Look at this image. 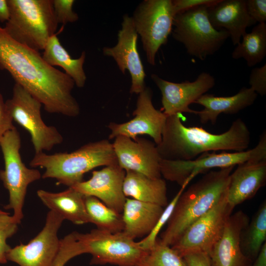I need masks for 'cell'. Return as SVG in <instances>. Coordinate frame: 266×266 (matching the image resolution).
<instances>
[{
  "instance_id": "cell-6",
  "label": "cell",
  "mask_w": 266,
  "mask_h": 266,
  "mask_svg": "<svg viewBox=\"0 0 266 266\" xmlns=\"http://www.w3.org/2000/svg\"><path fill=\"white\" fill-rule=\"evenodd\" d=\"M209 6L200 5L177 14L171 33L190 56L204 61L216 53L230 37L224 29L214 28L208 17Z\"/></svg>"
},
{
  "instance_id": "cell-41",
  "label": "cell",
  "mask_w": 266,
  "mask_h": 266,
  "mask_svg": "<svg viewBox=\"0 0 266 266\" xmlns=\"http://www.w3.org/2000/svg\"><path fill=\"white\" fill-rule=\"evenodd\" d=\"M9 18L7 0H0V22H6Z\"/></svg>"
},
{
  "instance_id": "cell-33",
  "label": "cell",
  "mask_w": 266,
  "mask_h": 266,
  "mask_svg": "<svg viewBox=\"0 0 266 266\" xmlns=\"http://www.w3.org/2000/svg\"><path fill=\"white\" fill-rule=\"evenodd\" d=\"M18 225L9 213L0 214V264L7 262L6 255L11 247L7 240L17 233Z\"/></svg>"
},
{
  "instance_id": "cell-4",
  "label": "cell",
  "mask_w": 266,
  "mask_h": 266,
  "mask_svg": "<svg viewBox=\"0 0 266 266\" xmlns=\"http://www.w3.org/2000/svg\"><path fill=\"white\" fill-rule=\"evenodd\" d=\"M118 164L113 144L108 139L89 142L71 152L35 153L32 167L45 169L41 178H53L70 187L83 180L84 175L100 166Z\"/></svg>"
},
{
  "instance_id": "cell-19",
  "label": "cell",
  "mask_w": 266,
  "mask_h": 266,
  "mask_svg": "<svg viewBox=\"0 0 266 266\" xmlns=\"http://www.w3.org/2000/svg\"><path fill=\"white\" fill-rule=\"evenodd\" d=\"M249 223L248 216L241 210L230 216L209 256L211 266H252L253 261L244 254L240 247L241 233Z\"/></svg>"
},
{
  "instance_id": "cell-14",
  "label": "cell",
  "mask_w": 266,
  "mask_h": 266,
  "mask_svg": "<svg viewBox=\"0 0 266 266\" xmlns=\"http://www.w3.org/2000/svg\"><path fill=\"white\" fill-rule=\"evenodd\" d=\"M152 96L151 89L146 87L138 94L133 112L134 117L125 123L111 122L108 125L110 131L109 139L122 135L135 140L138 135L146 134L152 138L157 145L159 144L167 116L154 107Z\"/></svg>"
},
{
  "instance_id": "cell-20",
  "label": "cell",
  "mask_w": 266,
  "mask_h": 266,
  "mask_svg": "<svg viewBox=\"0 0 266 266\" xmlns=\"http://www.w3.org/2000/svg\"><path fill=\"white\" fill-rule=\"evenodd\" d=\"M207 14L214 28L228 32L234 46L240 42L246 29L257 23L247 12L246 0H219L208 7Z\"/></svg>"
},
{
  "instance_id": "cell-15",
  "label": "cell",
  "mask_w": 266,
  "mask_h": 266,
  "mask_svg": "<svg viewBox=\"0 0 266 266\" xmlns=\"http://www.w3.org/2000/svg\"><path fill=\"white\" fill-rule=\"evenodd\" d=\"M151 77L161 91L162 110L166 116L181 113L196 114L197 111L191 109L189 105L215 84L214 77L206 72L200 73L193 81L181 83L165 80L156 74H152Z\"/></svg>"
},
{
  "instance_id": "cell-31",
  "label": "cell",
  "mask_w": 266,
  "mask_h": 266,
  "mask_svg": "<svg viewBox=\"0 0 266 266\" xmlns=\"http://www.w3.org/2000/svg\"><path fill=\"white\" fill-rule=\"evenodd\" d=\"M85 253V249L78 239L77 232H73L60 239V249L52 266H65L71 259Z\"/></svg>"
},
{
  "instance_id": "cell-39",
  "label": "cell",
  "mask_w": 266,
  "mask_h": 266,
  "mask_svg": "<svg viewBox=\"0 0 266 266\" xmlns=\"http://www.w3.org/2000/svg\"><path fill=\"white\" fill-rule=\"evenodd\" d=\"M183 258L188 266H211L209 256L203 253H191Z\"/></svg>"
},
{
  "instance_id": "cell-2",
  "label": "cell",
  "mask_w": 266,
  "mask_h": 266,
  "mask_svg": "<svg viewBox=\"0 0 266 266\" xmlns=\"http://www.w3.org/2000/svg\"><path fill=\"white\" fill-rule=\"evenodd\" d=\"M250 143V131L241 118L234 120L226 132L213 134L202 127L185 126L177 114L167 116L157 147L162 159L189 161L205 152L245 151Z\"/></svg>"
},
{
  "instance_id": "cell-21",
  "label": "cell",
  "mask_w": 266,
  "mask_h": 266,
  "mask_svg": "<svg viewBox=\"0 0 266 266\" xmlns=\"http://www.w3.org/2000/svg\"><path fill=\"white\" fill-rule=\"evenodd\" d=\"M237 166L231 174L228 189V201L234 208L254 197L266 183V160L247 161Z\"/></svg>"
},
{
  "instance_id": "cell-42",
  "label": "cell",
  "mask_w": 266,
  "mask_h": 266,
  "mask_svg": "<svg viewBox=\"0 0 266 266\" xmlns=\"http://www.w3.org/2000/svg\"><path fill=\"white\" fill-rule=\"evenodd\" d=\"M6 212L5 211H2L0 209V214H4L5 213H6Z\"/></svg>"
},
{
  "instance_id": "cell-12",
  "label": "cell",
  "mask_w": 266,
  "mask_h": 266,
  "mask_svg": "<svg viewBox=\"0 0 266 266\" xmlns=\"http://www.w3.org/2000/svg\"><path fill=\"white\" fill-rule=\"evenodd\" d=\"M228 191L205 214L192 224L170 246L181 257L196 253L209 256L223 233L234 209L228 201Z\"/></svg>"
},
{
  "instance_id": "cell-27",
  "label": "cell",
  "mask_w": 266,
  "mask_h": 266,
  "mask_svg": "<svg viewBox=\"0 0 266 266\" xmlns=\"http://www.w3.org/2000/svg\"><path fill=\"white\" fill-rule=\"evenodd\" d=\"M232 53L233 59H243L248 67L261 63L266 56V23H258L246 33Z\"/></svg>"
},
{
  "instance_id": "cell-25",
  "label": "cell",
  "mask_w": 266,
  "mask_h": 266,
  "mask_svg": "<svg viewBox=\"0 0 266 266\" xmlns=\"http://www.w3.org/2000/svg\"><path fill=\"white\" fill-rule=\"evenodd\" d=\"M123 189L126 198L163 207L168 203L166 182L162 178H152L138 172L127 171Z\"/></svg>"
},
{
  "instance_id": "cell-36",
  "label": "cell",
  "mask_w": 266,
  "mask_h": 266,
  "mask_svg": "<svg viewBox=\"0 0 266 266\" xmlns=\"http://www.w3.org/2000/svg\"><path fill=\"white\" fill-rule=\"evenodd\" d=\"M246 7L249 15L256 23H266V0H246Z\"/></svg>"
},
{
  "instance_id": "cell-9",
  "label": "cell",
  "mask_w": 266,
  "mask_h": 266,
  "mask_svg": "<svg viewBox=\"0 0 266 266\" xmlns=\"http://www.w3.org/2000/svg\"><path fill=\"white\" fill-rule=\"evenodd\" d=\"M5 103L13 121L30 133L35 153L50 151L63 142V137L58 129L43 121L42 104L22 86L15 83L12 96Z\"/></svg>"
},
{
  "instance_id": "cell-29",
  "label": "cell",
  "mask_w": 266,
  "mask_h": 266,
  "mask_svg": "<svg viewBox=\"0 0 266 266\" xmlns=\"http://www.w3.org/2000/svg\"><path fill=\"white\" fill-rule=\"evenodd\" d=\"M84 201L90 223L95 224L97 229L111 233L123 231L122 213L109 207L94 197L85 196Z\"/></svg>"
},
{
  "instance_id": "cell-18",
  "label": "cell",
  "mask_w": 266,
  "mask_h": 266,
  "mask_svg": "<svg viewBox=\"0 0 266 266\" xmlns=\"http://www.w3.org/2000/svg\"><path fill=\"white\" fill-rule=\"evenodd\" d=\"M126 171L118 164L94 170L91 177L72 187L84 196L94 197L109 207L122 213L126 200L123 192Z\"/></svg>"
},
{
  "instance_id": "cell-37",
  "label": "cell",
  "mask_w": 266,
  "mask_h": 266,
  "mask_svg": "<svg viewBox=\"0 0 266 266\" xmlns=\"http://www.w3.org/2000/svg\"><path fill=\"white\" fill-rule=\"evenodd\" d=\"M13 122L5 101L0 92V139L6 133L15 127Z\"/></svg>"
},
{
  "instance_id": "cell-35",
  "label": "cell",
  "mask_w": 266,
  "mask_h": 266,
  "mask_svg": "<svg viewBox=\"0 0 266 266\" xmlns=\"http://www.w3.org/2000/svg\"><path fill=\"white\" fill-rule=\"evenodd\" d=\"M250 88L257 95L264 96L266 94V64L253 68L249 79Z\"/></svg>"
},
{
  "instance_id": "cell-24",
  "label": "cell",
  "mask_w": 266,
  "mask_h": 266,
  "mask_svg": "<svg viewBox=\"0 0 266 266\" xmlns=\"http://www.w3.org/2000/svg\"><path fill=\"white\" fill-rule=\"evenodd\" d=\"M36 194L50 210L58 213L64 220L75 225L90 223L85 207V196L72 187L60 192L40 189L37 191Z\"/></svg>"
},
{
  "instance_id": "cell-11",
  "label": "cell",
  "mask_w": 266,
  "mask_h": 266,
  "mask_svg": "<svg viewBox=\"0 0 266 266\" xmlns=\"http://www.w3.org/2000/svg\"><path fill=\"white\" fill-rule=\"evenodd\" d=\"M77 236L86 253L92 256L91 265L136 266L145 251L123 232L111 233L97 228L85 233L77 232Z\"/></svg>"
},
{
  "instance_id": "cell-23",
  "label": "cell",
  "mask_w": 266,
  "mask_h": 266,
  "mask_svg": "<svg viewBox=\"0 0 266 266\" xmlns=\"http://www.w3.org/2000/svg\"><path fill=\"white\" fill-rule=\"evenodd\" d=\"M164 209L156 204L127 198L122 213V232L134 240L145 237L155 226Z\"/></svg>"
},
{
  "instance_id": "cell-5",
  "label": "cell",
  "mask_w": 266,
  "mask_h": 266,
  "mask_svg": "<svg viewBox=\"0 0 266 266\" xmlns=\"http://www.w3.org/2000/svg\"><path fill=\"white\" fill-rule=\"evenodd\" d=\"M7 3L9 18L3 28L6 33L30 49L43 50L59 25L52 0H7Z\"/></svg>"
},
{
  "instance_id": "cell-16",
  "label": "cell",
  "mask_w": 266,
  "mask_h": 266,
  "mask_svg": "<svg viewBox=\"0 0 266 266\" xmlns=\"http://www.w3.org/2000/svg\"><path fill=\"white\" fill-rule=\"evenodd\" d=\"M137 38L132 17L125 14L117 43L112 47H104L102 51L104 55L113 58L122 73L129 71L132 79L130 93L138 95L146 87V74L137 50Z\"/></svg>"
},
{
  "instance_id": "cell-17",
  "label": "cell",
  "mask_w": 266,
  "mask_h": 266,
  "mask_svg": "<svg viewBox=\"0 0 266 266\" xmlns=\"http://www.w3.org/2000/svg\"><path fill=\"white\" fill-rule=\"evenodd\" d=\"M113 144L118 165L125 171H133L150 178H161L162 160L157 145L152 141L137 137L135 140L119 135Z\"/></svg>"
},
{
  "instance_id": "cell-7",
  "label": "cell",
  "mask_w": 266,
  "mask_h": 266,
  "mask_svg": "<svg viewBox=\"0 0 266 266\" xmlns=\"http://www.w3.org/2000/svg\"><path fill=\"white\" fill-rule=\"evenodd\" d=\"M21 146L20 135L16 127L0 139L4 164V169L0 170V179L9 194V202L4 208L12 210V216L18 224L24 217L23 209L28 186L42 176L39 170L29 168L23 162Z\"/></svg>"
},
{
  "instance_id": "cell-34",
  "label": "cell",
  "mask_w": 266,
  "mask_h": 266,
  "mask_svg": "<svg viewBox=\"0 0 266 266\" xmlns=\"http://www.w3.org/2000/svg\"><path fill=\"white\" fill-rule=\"evenodd\" d=\"M74 0H52L54 14L58 23L66 25L77 21L79 17L72 9Z\"/></svg>"
},
{
  "instance_id": "cell-30",
  "label": "cell",
  "mask_w": 266,
  "mask_h": 266,
  "mask_svg": "<svg viewBox=\"0 0 266 266\" xmlns=\"http://www.w3.org/2000/svg\"><path fill=\"white\" fill-rule=\"evenodd\" d=\"M136 266H188L184 259L170 246L157 238L154 245L145 250Z\"/></svg>"
},
{
  "instance_id": "cell-26",
  "label": "cell",
  "mask_w": 266,
  "mask_h": 266,
  "mask_svg": "<svg viewBox=\"0 0 266 266\" xmlns=\"http://www.w3.org/2000/svg\"><path fill=\"white\" fill-rule=\"evenodd\" d=\"M42 57L50 66L62 67L73 80L77 87L82 88L85 86L87 79L83 68L86 59L85 51L82 52L78 58H72L62 45L57 33H56L47 42Z\"/></svg>"
},
{
  "instance_id": "cell-32",
  "label": "cell",
  "mask_w": 266,
  "mask_h": 266,
  "mask_svg": "<svg viewBox=\"0 0 266 266\" xmlns=\"http://www.w3.org/2000/svg\"><path fill=\"white\" fill-rule=\"evenodd\" d=\"M186 187L187 186L185 185L181 186L180 189L173 199L165 207L166 208L164 209L162 214L151 232L143 239L138 242L143 250H148L154 245L159 233L165 225L167 224L180 196L184 191Z\"/></svg>"
},
{
  "instance_id": "cell-38",
  "label": "cell",
  "mask_w": 266,
  "mask_h": 266,
  "mask_svg": "<svg viewBox=\"0 0 266 266\" xmlns=\"http://www.w3.org/2000/svg\"><path fill=\"white\" fill-rule=\"evenodd\" d=\"M219 0H172L174 12L177 14L200 5H212Z\"/></svg>"
},
{
  "instance_id": "cell-40",
  "label": "cell",
  "mask_w": 266,
  "mask_h": 266,
  "mask_svg": "<svg viewBox=\"0 0 266 266\" xmlns=\"http://www.w3.org/2000/svg\"><path fill=\"white\" fill-rule=\"evenodd\" d=\"M251 266H266V243L262 246Z\"/></svg>"
},
{
  "instance_id": "cell-10",
  "label": "cell",
  "mask_w": 266,
  "mask_h": 266,
  "mask_svg": "<svg viewBox=\"0 0 266 266\" xmlns=\"http://www.w3.org/2000/svg\"><path fill=\"white\" fill-rule=\"evenodd\" d=\"M175 16L172 0H144L133 12L132 18L135 30L152 66L155 65L157 52L171 33Z\"/></svg>"
},
{
  "instance_id": "cell-13",
  "label": "cell",
  "mask_w": 266,
  "mask_h": 266,
  "mask_svg": "<svg viewBox=\"0 0 266 266\" xmlns=\"http://www.w3.org/2000/svg\"><path fill=\"white\" fill-rule=\"evenodd\" d=\"M64 220L50 210L41 231L28 243L11 247L6 255L7 261L19 266H52L60 246L58 231Z\"/></svg>"
},
{
  "instance_id": "cell-8",
  "label": "cell",
  "mask_w": 266,
  "mask_h": 266,
  "mask_svg": "<svg viewBox=\"0 0 266 266\" xmlns=\"http://www.w3.org/2000/svg\"><path fill=\"white\" fill-rule=\"evenodd\" d=\"M262 160H266V131L262 133L258 144L252 149L241 152H205L189 161L162 159L160 170L161 175L166 179L176 182L181 186H187L196 176L210 169H220L247 161Z\"/></svg>"
},
{
  "instance_id": "cell-3",
  "label": "cell",
  "mask_w": 266,
  "mask_h": 266,
  "mask_svg": "<svg viewBox=\"0 0 266 266\" xmlns=\"http://www.w3.org/2000/svg\"><path fill=\"white\" fill-rule=\"evenodd\" d=\"M235 166L205 174L180 196L160 239L171 246L195 221L211 209L228 191Z\"/></svg>"
},
{
  "instance_id": "cell-1",
  "label": "cell",
  "mask_w": 266,
  "mask_h": 266,
  "mask_svg": "<svg viewBox=\"0 0 266 266\" xmlns=\"http://www.w3.org/2000/svg\"><path fill=\"white\" fill-rule=\"evenodd\" d=\"M0 68L38 100L49 113L75 117L80 107L72 95L75 83L50 66L38 51L15 41L0 27Z\"/></svg>"
},
{
  "instance_id": "cell-22",
  "label": "cell",
  "mask_w": 266,
  "mask_h": 266,
  "mask_svg": "<svg viewBox=\"0 0 266 266\" xmlns=\"http://www.w3.org/2000/svg\"><path fill=\"white\" fill-rule=\"evenodd\" d=\"M258 95L250 88L243 87L234 95L228 97H217L205 94L195 102L203 106V109L197 111L202 124L210 122L214 125L221 114H234L252 105Z\"/></svg>"
},
{
  "instance_id": "cell-28",
  "label": "cell",
  "mask_w": 266,
  "mask_h": 266,
  "mask_svg": "<svg viewBox=\"0 0 266 266\" xmlns=\"http://www.w3.org/2000/svg\"><path fill=\"white\" fill-rule=\"evenodd\" d=\"M266 240V201H264L251 221L242 231L240 247L244 254L254 261Z\"/></svg>"
}]
</instances>
